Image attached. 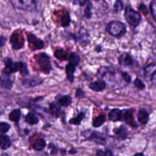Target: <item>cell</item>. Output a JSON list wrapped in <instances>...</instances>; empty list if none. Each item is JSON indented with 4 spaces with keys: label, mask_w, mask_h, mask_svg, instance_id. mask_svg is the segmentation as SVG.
<instances>
[{
    "label": "cell",
    "mask_w": 156,
    "mask_h": 156,
    "mask_svg": "<svg viewBox=\"0 0 156 156\" xmlns=\"http://www.w3.org/2000/svg\"><path fill=\"white\" fill-rule=\"evenodd\" d=\"M76 66L71 65V64H68L66 65V68H65V71H66V77L68 80L71 82H73L74 81V73L75 72V68Z\"/></svg>",
    "instance_id": "obj_17"
},
{
    "label": "cell",
    "mask_w": 156,
    "mask_h": 156,
    "mask_svg": "<svg viewBox=\"0 0 156 156\" xmlns=\"http://www.w3.org/2000/svg\"><path fill=\"white\" fill-rule=\"evenodd\" d=\"M137 118L141 124H145L149 119V113L144 108H141L138 112Z\"/></svg>",
    "instance_id": "obj_14"
},
{
    "label": "cell",
    "mask_w": 156,
    "mask_h": 156,
    "mask_svg": "<svg viewBox=\"0 0 156 156\" xmlns=\"http://www.w3.org/2000/svg\"><path fill=\"white\" fill-rule=\"evenodd\" d=\"M46 141L43 138H38L33 144V148L37 151H41L44 149Z\"/></svg>",
    "instance_id": "obj_24"
},
{
    "label": "cell",
    "mask_w": 156,
    "mask_h": 156,
    "mask_svg": "<svg viewBox=\"0 0 156 156\" xmlns=\"http://www.w3.org/2000/svg\"><path fill=\"white\" fill-rule=\"evenodd\" d=\"M116 136L119 140H125L127 136V130L124 126H121L115 132Z\"/></svg>",
    "instance_id": "obj_18"
},
{
    "label": "cell",
    "mask_w": 156,
    "mask_h": 156,
    "mask_svg": "<svg viewBox=\"0 0 156 156\" xmlns=\"http://www.w3.org/2000/svg\"><path fill=\"white\" fill-rule=\"evenodd\" d=\"M118 62L120 65L124 66H132L134 63V61L132 56L126 53L122 54L119 57Z\"/></svg>",
    "instance_id": "obj_9"
},
{
    "label": "cell",
    "mask_w": 156,
    "mask_h": 156,
    "mask_svg": "<svg viewBox=\"0 0 156 156\" xmlns=\"http://www.w3.org/2000/svg\"><path fill=\"white\" fill-rule=\"evenodd\" d=\"M121 76H122V79H124V80L126 83H130V82L131 81V77H130V75H129L127 73H126V72H122V74H121Z\"/></svg>",
    "instance_id": "obj_38"
},
{
    "label": "cell",
    "mask_w": 156,
    "mask_h": 156,
    "mask_svg": "<svg viewBox=\"0 0 156 156\" xmlns=\"http://www.w3.org/2000/svg\"><path fill=\"white\" fill-rule=\"evenodd\" d=\"M122 116V113L121 110L118 108H113L112 109L108 115V117L109 120L113 122H116L121 119Z\"/></svg>",
    "instance_id": "obj_12"
},
{
    "label": "cell",
    "mask_w": 156,
    "mask_h": 156,
    "mask_svg": "<svg viewBox=\"0 0 156 156\" xmlns=\"http://www.w3.org/2000/svg\"><path fill=\"white\" fill-rule=\"evenodd\" d=\"M60 21H61V25L62 27L69 26L71 22V16H70L69 13L68 12L64 13L61 18Z\"/></svg>",
    "instance_id": "obj_27"
},
{
    "label": "cell",
    "mask_w": 156,
    "mask_h": 156,
    "mask_svg": "<svg viewBox=\"0 0 156 156\" xmlns=\"http://www.w3.org/2000/svg\"><path fill=\"white\" fill-rule=\"evenodd\" d=\"M106 84L104 80L99 79L93 82H91L88 84V87L94 91L99 92L104 90L105 88Z\"/></svg>",
    "instance_id": "obj_10"
},
{
    "label": "cell",
    "mask_w": 156,
    "mask_h": 156,
    "mask_svg": "<svg viewBox=\"0 0 156 156\" xmlns=\"http://www.w3.org/2000/svg\"><path fill=\"white\" fill-rule=\"evenodd\" d=\"M5 41H6V38L5 37H4L3 35H1V47H2L4 46Z\"/></svg>",
    "instance_id": "obj_40"
},
{
    "label": "cell",
    "mask_w": 156,
    "mask_h": 156,
    "mask_svg": "<svg viewBox=\"0 0 156 156\" xmlns=\"http://www.w3.org/2000/svg\"><path fill=\"white\" fill-rule=\"evenodd\" d=\"M68 61H69V64H71L74 66H77L80 63V57L79 55V54H77L76 52H72L69 55Z\"/></svg>",
    "instance_id": "obj_21"
},
{
    "label": "cell",
    "mask_w": 156,
    "mask_h": 156,
    "mask_svg": "<svg viewBox=\"0 0 156 156\" xmlns=\"http://www.w3.org/2000/svg\"><path fill=\"white\" fill-rule=\"evenodd\" d=\"M57 102L63 107H68L72 103V98L69 95H64L58 99Z\"/></svg>",
    "instance_id": "obj_20"
},
{
    "label": "cell",
    "mask_w": 156,
    "mask_h": 156,
    "mask_svg": "<svg viewBox=\"0 0 156 156\" xmlns=\"http://www.w3.org/2000/svg\"><path fill=\"white\" fill-rule=\"evenodd\" d=\"M108 71V68L106 66H101L98 71L97 76L99 79L103 77Z\"/></svg>",
    "instance_id": "obj_33"
},
{
    "label": "cell",
    "mask_w": 156,
    "mask_h": 156,
    "mask_svg": "<svg viewBox=\"0 0 156 156\" xmlns=\"http://www.w3.org/2000/svg\"><path fill=\"white\" fill-rule=\"evenodd\" d=\"M93 8V4L91 2L89 3L83 9V15L87 19H90L92 16V10Z\"/></svg>",
    "instance_id": "obj_29"
},
{
    "label": "cell",
    "mask_w": 156,
    "mask_h": 156,
    "mask_svg": "<svg viewBox=\"0 0 156 156\" xmlns=\"http://www.w3.org/2000/svg\"><path fill=\"white\" fill-rule=\"evenodd\" d=\"M106 30L110 35L119 38L126 34V26L120 21L113 20L107 24Z\"/></svg>",
    "instance_id": "obj_1"
},
{
    "label": "cell",
    "mask_w": 156,
    "mask_h": 156,
    "mask_svg": "<svg viewBox=\"0 0 156 156\" xmlns=\"http://www.w3.org/2000/svg\"><path fill=\"white\" fill-rule=\"evenodd\" d=\"M60 105L58 102H52L49 104V113L55 118H58L60 114L61 107Z\"/></svg>",
    "instance_id": "obj_13"
},
{
    "label": "cell",
    "mask_w": 156,
    "mask_h": 156,
    "mask_svg": "<svg viewBox=\"0 0 156 156\" xmlns=\"http://www.w3.org/2000/svg\"><path fill=\"white\" fill-rule=\"evenodd\" d=\"M11 5L15 9L27 11L35 12L37 10V0H9Z\"/></svg>",
    "instance_id": "obj_2"
},
{
    "label": "cell",
    "mask_w": 156,
    "mask_h": 156,
    "mask_svg": "<svg viewBox=\"0 0 156 156\" xmlns=\"http://www.w3.org/2000/svg\"><path fill=\"white\" fill-rule=\"evenodd\" d=\"M20 72L21 73V74L23 76H25V75H27L29 73V70L27 69V65L25 63H23V64H22V66H21V68L20 71Z\"/></svg>",
    "instance_id": "obj_36"
},
{
    "label": "cell",
    "mask_w": 156,
    "mask_h": 156,
    "mask_svg": "<svg viewBox=\"0 0 156 156\" xmlns=\"http://www.w3.org/2000/svg\"><path fill=\"white\" fill-rule=\"evenodd\" d=\"M106 117L104 114H101L96 116L93 119V126L94 127H99L102 126L105 121Z\"/></svg>",
    "instance_id": "obj_23"
},
{
    "label": "cell",
    "mask_w": 156,
    "mask_h": 156,
    "mask_svg": "<svg viewBox=\"0 0 156 156\" xmlns=\"http://www.w3.org/2000/svg\"><path fill=\"white\" fill-rule=\"evenodd\" d=\"M96 155H113V154L110 150H106L105 151H104L102 150H99L97 151Z\"/></svg>",
    "instance_id": "obj_37"
},
{
    "label": "cell",
    "mask_w": 156,
    "mask_h": 156,
    "mask_svg": "<svg viewBox=\"0 0 156 156\" xmlns=\"http://www.w3.org/2000/svg\"><path fill=\"white\" fill-rule=\"evenodd\" d=\"M133 110L129 109L126 110V112L123 114V120L130 126L134 127L136 126V123L134 121L133 118Z\"/></svg>",
    "instance_id": "obj_11"
},
{
    "label": "cell",
    "mask_w": 156,
    "mask_h": 156,
    "mask_svg": "<svg viewBox=\"0 0 156 156\" xmlns=\"http://www.w3.org/2000/svg\"><path fill=\"white\" fill-rule=\"evenodd\" d=\"M10 43L12 48L15 50L21 49L24 46V39L23 36L17 32H13L10 37Z\"/></svg>",
    "instance_id": "obj_5"
},
{
    "label": "cell",
    "mask_w": 156,
    "mask_h": 156,
    "mask_svg": "<svg viewBox=\"0 0 156 156\" xmlns=\"http://www.w3.org/2000/svg\"><path fill=\"white\" fill-rule=\"evenodd\" d=\"M156 71V64L152 63L147 66L144 69V76L147 79H152L154 74Z\"/></svg>",
    "instance_id": "obj_15"
},
{
    "label": "cell",
    "mask_w": 156,
    "mask_h": 156,
    "mask_svg": "<svg viewBox=\"0 0 156 156\" xmlns=\"http://www.w3.org/2000/svg\"><path fill=\"white\" fill-rule=\"evenodd\" d=\"M1 148L3 150L7 149L11 146V141L10 137L5 134H1L0 136Z\"/></svg>",
    "instance_id": "obj_16"
},
{
    "label": "cell",
    "mask_w": 156,
    "mask_h": 156,
    "mask_svg": "<svg viewBox=\"0 0 156 156\" xmlns=\"http://www.w3.org/2000/svg\"><path fill=\"white\" fill-rule=\"evenodd\" d=\"M85 95V93L84 91L81 89V88H77L76 90V96L77 98H83Z\"/></svg>",
    "instance_id": "obj_39"
},
{
    "label": "cell",
    "mask_w": 156,
    "mask_h": 156,
    "mask_svg": "<svg viewBox=\"0 0 156 156\" xmlns=\"http://www.w3.org/2000/svg\"><path fill=\"white\" fill-rule=\"evenodd\" d=\"M151 80H152L154 83H156V71H155V73L154 74V75H153V76H152Z\"/></svg>",
    "instance_id": "obj_41"
},
{
    "label": "cell",
    "mask_w": 156,
    "mask_h": 156,
    "mask_svg": "<svg viewBox=\"0 0 156 156\" xmlns=\"http://www.w3.org/2000/svg\"><path fill=\"white\" fill-rule=\"evenodd\" d=\"M54 55L55 57L60 60H66L69 57L68 54L62 49H57L55 51Z\"/></svg>",
    "instance_id": "obj_26"
},
{
    "label": "cell",
    "mask_w": 156,
    "mask_h": 156,
    "mask_svg": "<svg viewBox=\"0 0 156 156\" xmlns=\"http://www.w3.org/2000/svg\"><path fill=\"white\" fill-rule=\"evenodd\" d=\"M38 121L39 119L37 116L32 112H29L25 116V121L30 125L37 124Z\"/></svg>",
    "instance_id": "obj_19"
},
{
    "label": "cell",
    "mask_w": 156,
    "mask_h": 156,
    "mask_svg": "<svg viewBox=\"0 0 156 156\" xmlns=\"http://www.w3.org/2000/svg\"><path fill=\"white\" fill-rule=\"evenodd\" d=\"M21 110L20 108H16L13 110L9 115V119L13 122H18L20 119Z\"/></svg>",
    "instance_id": "obj_22"
},
{
    "label": "cell",
    "mask_w": 156,
    "mask_h": 156,
    "mask_svg": "<svg viewBox=\"0 0 156 156\" xmlns=\"http://www.w3.org/2000/svg\"><path fill=\"white\" fill-rule=\"evenodd\" d=\"M134 85L135 86L138 88L140 90H143L144 88L145 85L143 83V82H142V80L141 79H140L139 78H136L135 81H134Z\"/></svg>",
    "instance_id": "obj_35"
},
{
    "label": "cell",
    "mask_w": 156,
    "mask_h": 156,
    "mask_svg": "<svg viewBox=\"0 0 156 156\" xmlns=\"http://www.w3.org/2000/svg\"><path fill=\"white\" fill-rule=\"evenodd\" d=\"M85 117V113L83 112L79 113L77 116L74 118L71 119L69 121V122L71 124H74V125H79L81 123V121L83 120V119Z\"/></svg>",
    "instance_id": "obj_28"
},
{
    "label": "cell",
    "mask_w": 156,
    "mask_h": 156,
    "mask_svg": "<svg viewBox=\"0 0 156 156\" xmlns=\"http://www.w3.org/2000/svg\"><path fill=\"white\" fill-rule=\"evenodd\" d=\"M1 87L10 90L11 89L12 85H13V81L11 80L10 77H1Z\"/></svg>",
    "instance_id": "obj_25"
},
{
    "label": "cell",
    "mask_w": 156,
    "mask_h": 156,
    "mask_svg": "<svg viewBox=\"0 0 156 156\" xmlns=\"http://www.w3.org/2000/svg\"><path fill=\"white\" fill-rule=\"evenodd\" d=\"M11 128V126L9 124L5 122H1L0 123V132L1 134H5L7 133Z\"/></svg>",
    "instance_id": "obj_31"
},
{
    "label": "cell",
    "mask_w": 156,
    "mask_h": 156,
    "mask_svg": "<svg viewBox=\"0 0 156 156\" xmlns=\"http://www.w3.org/2000/svg\"><path fill=\"white\" fill-rule=\"evenodd\" d=\"M90 2V0H73V4L74 5H78L81 7L84 6L85 7Z\"/></svg>",
    "instance_id": "obj_32"
},
{
    "label": "cell",
    "mask_w": 156,
    "mask_h": 156,
    "mask_svg": "<svg viewBox=\"0 0 156 156\" xmlns=\"http://www.w3.org/2000/svg\"><path fill=\"white\" fill-rule=\"evenodd\" d=\"M124 9V4L122 0H115L113 4V11L118 13Z\"/></svg>",
    "instance_id": "obj_30"
},
{
    "label": "cell",
    "mask_w": 156,
    "mask_h": 156,
    "mask_svg": "<svg viewBox=\"0 0 156 156\" xmlns=\"http://www.w3.org/2000/svg\"><path fill=\"white\" fill-rule=\"evenodd\" d=\"M88 139L98 144L104 145L106 143V140L104 135L102 133L98 131H93L89 135Z\"/></svg>",
    "instance_id": "obj_8"
},
{
    "label": "cell",
    "mask_w": 156,
    "mask_h": 156,
    "mask_svg": "<svg viewBox=\"0 0 156 156\" xmlns=\"http://www.w3.org/2000/svg\"><path fill=\"white\" fill-rule=\"evenodd\" d=\"M135 155H143L142 154H136Z\"/></svg>",
    "instance_id": "obj_42"
},
{
    "label": "cell",
    "mask_w": 156,
    "mask_h": 156,
    "mask_svg": "<svg viewBox=\"0 0 156 156\" xmlns=\"http://www.w3.org/2000/svg\"><path fill=\"white\" fill-rule=\"evenodd\" d=\"M35 59L40 70L45 74H49L52 69L49 57L46 53L41 52L35 56Z\"/></svg>",
    "instance_id": "obj_4"
},
{
    "label": "cell",
    "mask_w": 156,
    "mask_h": 156,
    "mask_svg": "<svg viewBox=\"0 0 156 156\" xmlns=\"http://www.w3.org/2000/svg\"><path fill=\"white\" fill-rule=\"evenodd\" d=\"M4 62L5 67L2 70V73L5 76H9L10 74L15 73V63L13 62L12 60L10 58L6 57L4 59Z\"/></svg>",
    "instance_id": "obj_7"
},
{
    "label": "cell",
    "mask_w": 156,
    "mask_h": 156,
    "mask_svg": "<svg viewBox=\"0 0 156 156\" xmlns=\"http://www.w3.org/2000/svg\"><path fill=\"white\" fill-rule=\"evenodd\" d=\"M124 18L127 23L133 28L136 27L141 20L140 14L129 6H127L125 9Z\"/></svg>",
    "instance_id": "obj_3"
},
{
    "label": "cell",
    "mask_w": 156,
    "mask_h": 156,
    "mask_svg": "<svg viewBox=\"0 0 156 156\" xmlns=\"http://www.w3.org/2000/svg\"><path fill=\"white\" fill-rule=\"evenodd\" d=\"M27 39L30 47L34 50L41 49L44 47V42L37 38L34 34H30L27 35Z\"/></svg>",
    "instance_id": "obj_6"
},
{
    "label": "cell",
    "mask_w": 156,
    "mask_h": 156,
    "mask_svg": "<svg viewBox=\"0 0 156 156\" xmlns=\"http://www.w3.org/2000/svg\"><path fill=\"white\" fill-rule=\"evenodd\" d=\"M151 13L154 19L156 20V0H152L150 4Z\"/></svg>",
    "instance_id": "obj_34"
}]
</instances>
